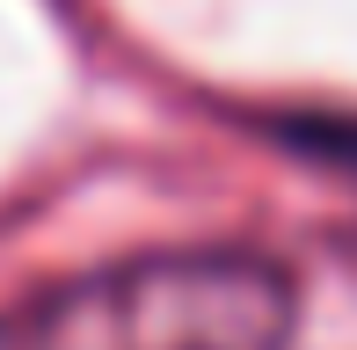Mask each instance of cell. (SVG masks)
I'll use <instances>...</instances> for the list:
<instances>
[{"label":"cell","mask_w":357,"mask_h":350,"mask_svg":"<svg viewBox=\"0 0 357 350\" xmlns=\"http://www.w3.org/2000/svg\"><path fill=\"white\" fill-rule=\"evenodd\" d=\"M299 284L263 248H146L0 314V350H291Z\"/></svg>","instance_id":"1"},{"label":"cell","mask_w":357,"mask_h":350,"mask_svg":"<svg viewBox=\"0 0 357 350\" xmlns=\"http://www.w3.org/2000/svg\"><path fill=\"white\" fill-rule=\"evenodd\" d=\"M270 139L314 153V161H335V168H357V117H278Z\"/></svg>","instance_id":"2"}]
</instances>
